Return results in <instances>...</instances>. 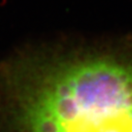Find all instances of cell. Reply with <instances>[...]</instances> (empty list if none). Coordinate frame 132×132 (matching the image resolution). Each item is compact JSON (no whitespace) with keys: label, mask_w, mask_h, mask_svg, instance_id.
<instances>
[{"label":"cell","mask_w":132,"mask_h":132,"mask_svg":"<svg viewBox=\"0 0 132 132\" xmlns=\"http://www.w3.org/2000/svg\"><path fill=\"white\" fill-rule=\"evenodd\" d=\"M6 73L10 132H132L131 52L62 51Z\"/></svg>","instance_id":"1"}]
</instances>
